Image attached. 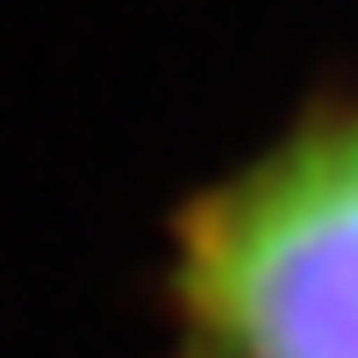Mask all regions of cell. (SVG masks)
Returning <instances> with one entry per match:
<instances>
[{"instance_id":"1","label":"cell","mask_w":358,"mask_h":358,"mask_svg":"<svg viewBox=\"0 0 358 358\" xmlns=\"http://www.w3.org/2000/svg\"><path fill=\"white\" fill-rule=\"evenodd\" d=\"M179 294L201 358H358V115L201 201Z\"/></svg>"}]
</instances>
